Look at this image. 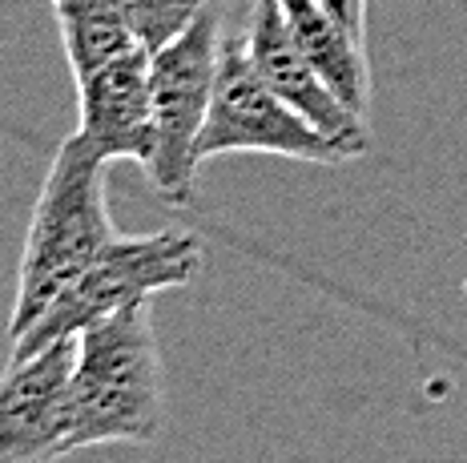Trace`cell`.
Masks as SVG:
<instances>
[{"mask_svg":"<svg viewBox=\"0 0 467 463\" xmlns=\"http://www.w3.org/2000/svg\"><path fill=\"white\" fill-rule=\"evenodd\" d=\"M73 456V339L8 355L0 371V463Z\"/></svg>","mask_w":467,"mask_h":463,"instance_id":"obj_6","label":"cell"},{"mask_svg":"<svg viewBox=\"0 0 467 463\" xmlns=\"http://www.w3.org/2000/svg\"><path fill=\"white\" fill-rule=\"evenodd\" d=\"M165 431V371L150 298L73 334V451L153 443Z\"/></svg>","mask_w":467,"mask_h":463,"instance_id":"obj_1","label":"cell"},{"mask_svg":"<svg viewBox=\"0 0 467 463\" xmlns=\"http://www.w3.org/2000/svg\"><path fill=\"white\" fill-rule=\"evenodd\" d=\"M246 57L262 81H266L290 109L303 113L315 129L343 141L358 158L371 149L367 118L347 109V105L338 101V93L315 73V65L306 61L303 49L295 45V36H290L278 0H254V8H250V28H246Z\"/></svg>","mask_w":467,"mask_h":463,"instance_id":"obj_8","label":"cell"},{"mask_svg":"<svg viewBox=\"0 0 467 463\" xmlns=\"http://www.w3.org/2000/svg\"><path fill=\"white\" fill-rule=\"evenodd\" d=\"M355 41H367V0H318Z\"/></svg>","mask_w":467,"mask_h":463,"instance_id":"obj_12","label":"cell"},{"mask_svg":"<svg viewBox=\"0 0 467 463\" xmlns=\"http://www.w3.org/2000/svg\"><path fill=\"white\" fill-rule=\"evenodd\" d=\"M48 5L57 13V25H61L73 81L117 61V57L141 49L125 0H48Z\"/></svg>","mask_w":467,"mask_h":463,"instance_id":"obj_10","label":"cell"},{"mask_svg":"<svg viewBox=\"0 0 467 463\" xmlns=\"http://www.w3.org/2000/svg\"><path fill=\"white\" fill-rule=\"evenodd\" d=\"M463 294H467V283H463Z\"/></svg>","mask_w":467,"mask_h":463,"instance_id":"obj_13","label":"cell"},{"mask_svg":"<svg viewBox=\"0 0 467 463\" xmlns=\"http://www.w3.org/2000/svg\"><path fill=\"white\" fill-rule=\"evenodd\" d=\"M206 5H213V0H125L133 33H138V45L145 53L173 41Z\"/></svg>","mask_w":467,"mask_h":463,"instance_id":"obj_11","label":"cell"},{"mask_svg":"<svg viewBox=\"0 0 467 463\" xmlns=\"http://www.w3.org/2000/svg\"><path fill=\"white\" fill-rule=\"evenodd\" d=\"M77 129L69 141L89 158L133 161L150 170L153 161V101H150V53L133 49L101 69L77 77Z\"/></svg>","mask_w":467,"mask_h":463,"instance_id":"obj_7","label":"cell"},{"mask_svg":"<svg viewBox=\"0 0 467 463\" xmlns=\"http://www.w3.org/2000/svg\"><path fill=\"white\" fill-rule=\"evenodd\" d=\"M105 173L109 166L77 149L69 138L57 146L33 218H28L8 339H16L117 238L109 198H105Z\"/></svg>","mask_w":467,"mask_h":463,"instance_id":"obj_2","label":"cell"},{"mask_svg":"<svg viewBox=\"0 0 467 463\" xmlns=\"http://www.w3.org/2000/svg\"><path fill=\"white\" fill-rule=\"evenodd\" d=\"M193 153H198V166L210 158H226V153H270V158L310 161V166H338V161L358 158L343 141L315 129L303 113L290 109L262 81L242 36H222L218 81H213L210 113Z\"/></svg>","mask_w":467,"mask_h":463,"instance_id":"obj_5","label":"cell"},{"mask_svg":"<svg viewBox=\"0 0 467 463\" xmlns=\"http://www.w3.org/2000/svg\"><path fill=\"white\" fill-rule=\"evenodd\" d=\"M222 57V5L202 8L173 41L150 53V101H153V190L186 206L198 178V133L206 125L213 81H218Z\"/></svg>","mask_w":467,"mask_h":463,"instance_id":"obj_4","label":"cell"},{"mask_svg":"<svg viewBox=\"0 0 467 463\" xmlns=\"http://www.w3.org/2000/svg\"><path fill=\"white\" fill-rule=\"evenodd\" d=\"M202 266H206V246L190 230H158V234L138 238L117 234L16 339H8L13 355L36 351L57 339H73L89 323L121 311V306L186 286L202 274Z\"/></svg>","mask_w":467,"mask_h":463,"instance_id":"obj_3","label":"cell"},{"mask_svg":"<svg viewBox=\"0 0 467 463\" xmlns=\"http://www.w3.org/2000/svg\"><path fill=\"white\" fill-rule=\"evenodd\" d=\"M278 8L286 16L295 45L315 65V73L338 93V101L347 109L367 118V109H371V73H367L363 41H355L318 0H278Z\"/></svg>","mask_w":467,"mask_h":463,"instance_id":"obj_9","label":"cell"}]
</instances>
